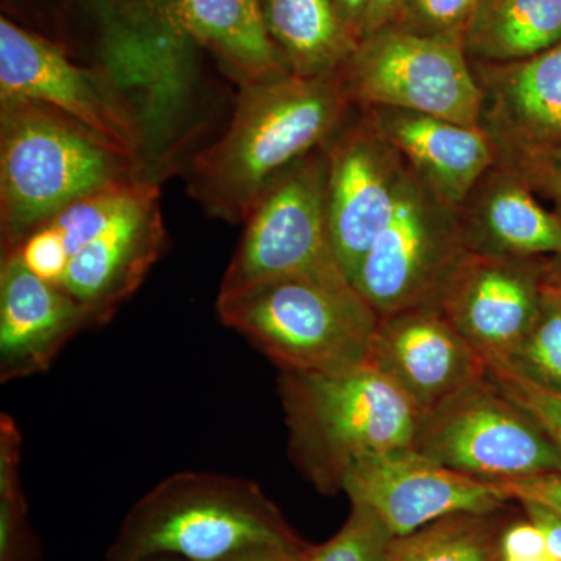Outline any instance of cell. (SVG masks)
Here are the masks:
<instances>
[{"label": "cell", "mask_w": 561, "mask_h": 561, "mask_svg": "<svg viewBox=\"0 0 561 561\" xmlns=\"http://www.w3.org/2000/svg\"><path fill=\"white\" fill-rule=\"evenodd\" d=\"M353 106L341 70L320 77L284 70L242 84L227 130L192 160L191 197L209 216L241 224L262 190L323 147Z\"/></svg>", "instance_id": "1"}, {"label": "cell", "mask_w": 561, "mask_h": 561, "mask_svg": "<svg viewBox=\"0 0 561 561\" xmlns=\"http://www.w3.org/2000/svg\"><path fill=\"white\" fill-rule=\"evenodd\" d=\"M60 111L0 95L2 253L87 195L138 179V165Z\"/></svg>", "instance_id": "2"}, {"label": "cell", "mask_w": 561, "mask_h": 561, "mask_svg": "<svg viewBox=\"0 0 561 561\" xmlns=\"http://www.w3.org/2000/svg\"><path fill=\"white\" fill-rule=\"evenodd\" d=\"M279 397L291 460L321 493L342 491L359 461L415 442L419 412L368 360L341 371H280Z\"/></svg>", "instance_id": "3"}, {"label": "cell", "mask_w": 561, "mask_h": 561, "mask_svg": "<svg viewBox=\"0 0 561 561\" xmlns=\"http://www.w3.org/2000/svg\"><path fill=\"white\" fill-rule=\"evenodd\" d=\"M264 546L305 548L256 483L184 471L133 505L105 561H227Z\"/></svg>", "instance_id": "4"}, {"label": "cell", "mask_w": 561, "mask_h": 561, "mask_svg": "<svg viewBox=\"0 0 561 561\" xmlns=\"http://www.w3.org/2000/svg\"><path fill=\"white\" fill-rule=\"evenodd\" d=\"M217 316L280 371L331 373L365 364L379 323L345 275L297 276L219 294Z\"/></svg>", "instance_id": "5"}, {"label": "cell", "mask_w": 561, "mask_h": 561, "mask_svg": "<svg viewBox=\"0 0 561 561\" xmlns=\"http://www.w3.org/2000/svg\"><path fill=\"white\" fill-rule=\"evenodd\" d=\"M219 294L297 276L345 275L328 221L324 146L278 173L257 195Z\"/></svg>", "instance_id": "6"}, {"label": "cell", "mask_w": 561, "mask_h": 561, "mask_svg": "<svg viewBox=\"0 0 561 561\" xmlns=\"http://www.w3.org/2000/svg\"><path fill=\"white\" fill-rule=\"evenodd\" d=\"M341 76L360 108L412 111L479 127L482 91L465 32L420 36L387 25L360 41Z\"/></svg>", "instance_id": "7"}, {"label": "cell", "mask_w": 561, "mask_h": 561, "mask_svg": "<svg viewBox=\"0 0 561 561\" xmlns=\"http://www.w3.org/2000/svg\"><path fill=\"white\" fill-rule=\"evenodd\" d=\"M412 448L482 481L561 472L556 443L489 376L423 416Z\"/></svg>", "instance_id": "8"}, {"label": "cell", "mask_w": 561, "mask_h": 561, "mask_svg": "<svg viewBox=\"0 0 561 561\" xmlns=\"http://www.w3.org/2000/svg\"><path fill=\"white\" fill-rule=\"evenodd\" d=\"M468 251L459 210L438 201L408 165L393 214L354 287L379 317L435 305Z\"/></svg>", "instance_id": "9"}, {"label": "cell", "mask_w": 561, "mask_h": 561, "mask_svg": "<svg viewBox=\"0 0 561 561\" xmlns=\"http://www.w3.org/2000/svg\"><path fill=\"white\" fill-rule=\"evenodd\" d=\"M0 95L44 103L125 157L138 158L139 122L116 87L103 73L70 61L54 41L5 16L0 20Z\"/></svg>", "instance_id": "10"}, {"label": "cell", "mask_w": 561, "mask_h": 561, "mask_svg": "<svg viewBox=\"0 0 561 561\" xmlns=\"http://www.w3.org/2000/svg\"><path fill=\"white\" fill-rule=\"evenodd\" d=\"M324 150L332 247L354 286L362 262L393 214L408 162L383 138L368 110L356 105Z\"/></svg>", "instance_id": "11"}, {"label": "cell", "mask_w": 561, "mask_h": 561, "mask_svg": "<svg viewBox=\"0 0 561 561\" xmlns=\"http://www.w3.org/2000/svg\"><path fill=\"white\" fill-rule=\"evenodd\" d=\"M342 491L378 516L393 538L459 513H496L511 501L496 482L443 467L413 448L359 461L346 472Z\"/></svg>", "instance_id": "12"}, {"label": "cell", "mask_w": 561, "mask_h": 561, "mask_svg": "<svg viewBox=\"0 0 561 561\" xmlns=\"http://www.w3.org/2000/svg\"><path fill=\"white\" fill-rule=\"evenodd\" d=\"M368 362L412 402L420 420L486 378V362L437 305L379 317Z\"/></svg>", "instance_id": "13"}, {"label": "cell", "mask_w": 561, "mask_h": 561, "mask_svg": "<svg viewBox=\"0 0 561 561\" xmlns=\"http://www.w3.org/2000/svg\"><path fill=\"white\" fill-rule=\"evenodd\" d=\"M165 247L160 190L140 179L116 217L69 257L60 287L87 309L94 328L103 327L142 286Z\"/></svg>", "instance_id": "14"}, {"label": "cell", "mask_w": 561, "mask_h": 561, "mask_svg": "<svg viewBox=\"0 0 561 561\" xmlns=\"http://www.w3.org/2000/svg\"><path fill=\"white\" fill-rule=\"evenodd\" d=\"M529 261L468 251L435 302L486 365L507 359L540 319L545 294Z\"/></svg>", "instance_id": "15"}, {"label": "cell", "mask_w": 561, "mask_h": 561, "mask_svg": "<svg viewBox=\"0 0 561 561\" xmlns=\"http://www.w3.org/2000/svg\"><path fill=\"white\" fill-rule=\"evenodd\" d=\"M482 91L479 127L497 161L519 168L561 144V43L507 65L471 62Z\"/></svg>", "instance_id": "16"}, {"label": "cell", "mask_w": 561, "mask_h": 561, "mask_svg": "<svg viewBox=\"0 0 561 561\" xmlns=\"http://www.w3.org/2000/svg\"><path fill=\"white\" fill-rule=\"evenodd\" d=\"M94 328L72 297L28 271L16 251L0 264V381L49 370L79 332Z\"/></svg>", "instance_id": "17"}, {"label": "cell", "mask_w": 561, "mask_h": 561, "mask_svg": "<svg viewBox=\"0 0 561 561\" xmlns=\"http://www.w3.org/2000/svg\"><path fill=\"white\" fill-rule=\"evenodd\" d=\"M365 110L411 171L449 208L459 210L496 164L497 151L481 127L412 111Z\"/></svg>", "instance_id": "18"}, {"label": "cell", "mask_w": 561, "mask_h": 561, "mask_svg": "<svg viewBox=\"0 0 561 561\" xmlns=\"http://www.w3.org/2000/svg\"><path fill=\"white\" fill-rule=\"evenodd\" d=\"M459 217L467 249L474 253L523 260L561 254V220L500 162L476 184Z\"/></svg>", "instance_id": "19"}, {"label": "cell", "mask_w": 561, "mask_h": 561, "mask_svg": "<svg viewBox=\"0 0 561 561\" xmlns=\"http://www.w3.org/2000/svg\"><path fill=\"white\" fill-rule=\"evenodd\" d=\"M160 32L172 49L206 47L241 87L289 70L265 27L260 0H169Z\"/></svg>", "instance_id": "20"}, {"label": "cell", "mask_w": 561, "mask_h": 561, "mask_svg": "<svg viewBox=\"0 0 561 561\" xmlns=\"http://www.w3.org/2000/svg\"><path fill=\"white\" fill-rule=\"evenodd\" d=\"M260 3L272 43L295 76L339 72L359 46L332 0H260Z\"/></svg>", "instance_id": "21"}, {"label": "cell", "mask_w": 561, "mask_h": 561, "mask_svg": "<svg viewBox=\"0 0 561 561\" xmlns=\"http://www.w3.org/2000/svg\"><path fill=\"white\" fill-rule=\"evenodd\" d=\"M561 43V0H481L465 28L471 62L507 65Z\"/></svg>", "instance_id": "22"}, {"label": "cell", "mask_w": 561, "mask_h": 561, "mask_svg": "<svg viewBox=\"0 0 561 561\" xmlns=\"http://www.w3.org/2000/svg\"><path fill=\"white\" fill-rule=\"evenodd\" d=\"M493 515L459 513L393 538L389 561H500L502 534Z\"/></svg>", "instance_id": "23"}, {"label": "cell", "mask_w": 561, "mask_h": 561, "mask_svg": "<svg viewBox=\"0 0 561 561\" xmlns=\"http://www.w3.org/2000/svg\"><path fill=\"white\" fill-rule=\"evenodd\" d=\"M22 437L9 413L0 415V561H43L27 519L21 482Z\"/></svg>", "instance_id": "24"}, {"label": "cell", "mask_w": 561, "mask_h": 561, "mask_svg": "<svg viewBox=\"0 0 561 561\" xmlns=\"http://www.w3.org/2000/svg\"><path fill=\"white\" fill-rule=\"evenodd\" d=\"M489 367L501 368L561 393V301L545 294L540 319L522 345L507 359Z\"/></svg>", "instance_id": "25"}, {"label": "cell", "mask_w": 561, "mask_h": 561, "mask_svg": "<svg viewBox=\"0 0 561 561\" xmlns=\"http://www.w3.org/2000/svg\"><path fill=\"white\" fill-rule=\"evenodd\" d=\"M101 22L111 47L153 43L169 0H77Z\"/></svg>", "instance_id": "26"}, {"label": "cell", "mask_w": 561, "mask_h": 561, "mask_svg": "<svg viewBox=\"0 0 561 561\" xmlns=\"http://www.w3.org/2000/svg\"><path fill=\"white\" fill-rule=\"evenodd\" d=\"M393 535L367 508L353 505L348 522L330 541L308 549L305 561H389Z\"/></svg>", "instance_id": "27"}, {"label": "cell", "mask_w": 561, "mask_h": 561, "mask_svg": "<svg viewBox=\"0 0 561 561\" xmlns=\"http://www.w3.org/2000/svg\"><path fill=\"white\" fill-rule=\"evenodd\" d=\"M481 0H404L390 25L420 36L465 32Z\"/></svg>", "instance_id": "28"}, {"label": "cell", "mask_w": 561, "mask_h": 561, "mask_svg": "<svg viewBox=\"0 0 561 561\" xmlns=\"http://www.w3.org/2000/svg\"><path fill=\"white\" fill-rule=\"evenodd\" d=\"M486 376L508 400L515 402L540 426L561 451V393L496 367H489Z\"/></svg>", "instance_id": "29"}, {"label": "cell", "mask_w": 561, "mask_h": 561, "mask_svg": "<svg viewBox=\"0 0 561 561\" xmlns=\"http://www.w3.org/2000/svg\"><path fill=\"white\" fill-rule=\"evenodd\" d=\"M14 251L20 254L28 271L60 287L68 271L69 257L60 236L50 224L46 221L39 225Z\"/></svg>", "instance_id": "30"}, {"label": "cell", "mask_w": 561, "mask_h": 561, "mask_svg": "<svg viewBox=\"0 0 561 561\" xmlns=\"http://www.w3.org/2000/svg\"><path fill=\"white\" fill-rule=\"evenodd\" d=\"M500 561H556L545 531L534 522L516 523L501 538Z\"/></svg>", "instance_id": "31"}, {"label": "cell", "mask_w": 561, "mask_h": 561, "mask_svg": "<svg viewBox=\"0 0 561 561\" xmlns=\"http://www.w3.org/2000/svg\"><path fill=\"white\" fill-rule=\"evenodd\" d=\"M496 485L508 500L541 505L561 518V472L500 481Z\"/></svg>", "instance_id": "32"}, {"label": "cell", "mask_w": 561, "mask_h": 561, "mask_svg": "<svg viewBox=\"0 0 561 561\" xmlns=\"http://www.w3.org/2000/svg\"><path fill=\"white\" fill-rule=\"evenodd\" d=\"M529 515L530 522L537 524L545 531L548 540L549 552L553 560L561 561V518L556 513L541 507V505L531 504V502H522Z\"/></svg>", "instance_id": "33"}, {"label": "cell", "mask_w": 561, "mask_h": 561, "mask_svg": "<svg viewBox=\"0 0 561 561\" xmlns=\"http://www.w3.org/2000/svg\"><path fill=\"white\" fill-rule=\"evenodd\" d=\"M402 2L404 0H371L365 16L364 28H362V39L390 25L400 11Z\"/></svg>", "instance_id": "34"}, {"label": "cell", "mask_w": 561, "mask_h": 561, "mask_svg": "<svg viewBox=\"0 0 561 561\" xmlns=\"http://www.w3.org/2000/svg\"><path fill=\"white\" fill-rule=\"evenodd\" d=\"M332 3L351 35L360 43L362 28H364L365 16L371 0H332Z\"/></svg>", "instance_id": "35"}, {"label": "cell", "mask_w": 561, "mask_h": 561, "mask_svg": "<svg viewBox=\"0 0 561 561\" xmlns=\"http://www.w3.org/2000/svg\"><path fill=\"white\" fill-rule=\"evenodd\" d=\"M306 548H279V546H264L239 553L227 561H305Z\"/></svg>", "instance_id": "36"}, {"label": "cell", "mask_w": 561, "mask_h": 561, "mask_svg": "<svg viewBox=\"0 0 561 561\" xmlns=\"http://www.w3.org/2000/svg\"><path fill=\"white\" fill-rule=\"evenodd\" d=\"M541 161H549V164H551L552 175L556 176L557 183L561 186V144L552 151H549V154H545V157L538 158V160L527 162V164L519 165V168H515L513 171H518V169L527 168V165L537 164V162Z\"/></svg>", "instance_id": "37"}, {"label": "cell", "mask_w": 561, "mask_h": 561, "mask_svg": "<svg viewBox=\"0 0 561 561\" xmlns=\"http://www.w3.org/2000/svg\"><path fill=\"white\" fill-rule=\"evenodd\" d=\"M146 561H183V560L175 559V557H154V559H149Z\"/></svg>", "instance_id": "38"}]
</instances>
